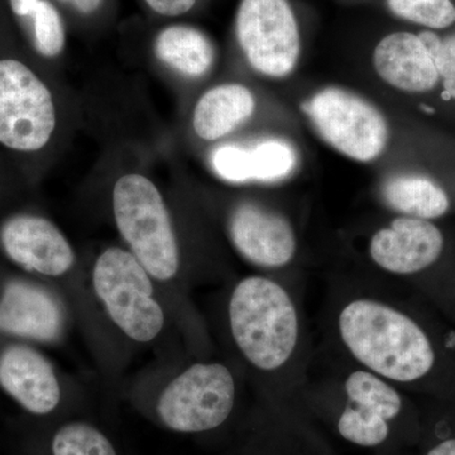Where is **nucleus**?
Segmentation results:
<instances>
[{
    "label": "nucleus",
    "instance_id": "obj_1",
    "mask_svg": "<svg viewBox=\"0 0 455 455\" xmlns=\"http://www.w3.org/2000/svg\"><path fill=\"white\" fill-rule=\"evenodd\" d=\"M344 346L370 372L395 382H414L430 372L435 353L411 317L382 302L358 299L339 315Z\"/></svg>",
    "mask_w": 455,
    "mask_h": 455
},
{
    "label": "nucleus",
    "instance_id": "obj_2",
    "mask_svg": "<svg viewBox=\"0 0 455 455\" xmlns=\"http://www.w3.org/2000/svg\"><path fill=\"white\" fill-rule=\"evenodd\" d=\"M229 322L236 346L254 367L275 371L291 358L299 339L298 313L275 281L253 276L236 284Z\"/></svg>",
    "mask_w": 455,
    "mask_h": 455
},
{
    "label": "nucleus",
    "instance_id": "obj_3",
    "mask_svg": "<svg viewBox=\"0 0 455 455\" xmlns=\"http://www.w3.org/2000/svg\"><path fill=\"white\" fill-rule=\"evenodd\" d=\"M116 227L132 252L151 276L166 281L179 268V250L169 212L151 180L123 176L113 191Z\"/></svg>",
    "mask_w": 455,
    "mask_h": 455
},
{
    "label": "nucleus",
    "instance_id": "obj_4",
    "mask_svg": "<svg viewBox=\"0 0 455 455\" xmlns=\"http://www.w3.org/2000/svg\"><path fill=\"white\" fill-rule=\"evenodd\" d=\"M148 272L130 252L110 248L95 263L92 283L108 314L128 337L151 341L164 326Z\"/></svg>",
    "mask_w": 455,
    "mask_h": 455
},
{
    "label": "nucleus",
    "instance_id": "obj_5",
    "mask_svg": "<svg viewBox=\"0 0 455 455\" xmlns=\"http://www.w3.org/2000/svg\"><path fill=\"white\" fill-rule=\"evenodd\" d=\"M305 112L325 142L350 160L371 163L387 146L388 125L382 114L348 90H320Z\"/></svg>",
    "mask_w": 455,
    "mask_h": 455
},
{
    "label": "nucleus",
    "instance_id": "obj_6",
    "mask_svg": "<svg viewBox=\"0 0 455 455\" xmlns=\"http://www.w3.org/2000/svg\"><path fill=\"white\" fill-rule=\"evenodd\" d=\"M235 396V379L226 366L197 363L164 388L157 411L170 429L199 433L214 429L227 420Z\"/></svg>",
    "mask_w": 455,
    "mask_h": 455
},
{
    "label": "nucleus",
    "instance_id": "obj_7",
    "mask_svg": "<svg viewBox=\"0 0 455 455\" xmlns=\"http://www.w3.org/2000/svg\"><path fill=\"white\" fill-rule=\"evenodd\" d=\"M55 127V104L47 86L22 62L2 60L0 143L17 151H38Z\"/></svg>",
    "mask_w": 455,
    "mask_h": 455
},
{
    "label": "nucleus",
    "instance_id": "obj_8",
    "mask_svg": "<svg viewBox=\"0 0 455 455\" xmlns=\"http://www.w3.org/2000/svg\"><path fill=\"white\" fill-rule=\"evenodd\" d=\"M236 37L259 73L284 77L295 70L301 51L300 32L287 0H242Z\"/></svg>",
    "mask_w": 455,
    "mask_h": 455
},
{
    "label": "nucleus",
    "instance_id": "obj_9",
    "mask_svg": "<svg viewBox=\"0 0 455 455\" xmlns=\"http://www.w3.org/2000/svg\"><path fill=\"white\" fill-rule=\"evenodd\" d=\"M348 405L338 423L340 435L361 447H376L388 435L387 421L403 407L400 394L370 371H355L346 381Z\"/></svg>",
    "mask_w": 455,
    "mask_h": 455
},
{
    "label": "nucleus",
    "instance_id": "obj_10",
    "mask_svg": "<svg viewBox=\"0 0 455 455\" xmlns=\"http://www.w3.org/2000/svg\"><path fill=\"white\" fill-rule=\"evenodd\" d=\"M0 245L12 262L44 276H61L71 268L74 252L50 220L36 215L9 218L0 228Z\"/></svg>",
    "mask_w": 455,
    "mask_h": 455
},
{
    "label": "nucleus",
    "instance_id": "obj_11",
    "mask_svg": "<svg viewBox=\"0 0 455 455\" xmlns=\"http://www.w3.org/2000/svg\"><path fill=\"white\" fill-rule=\"evenodd\" d=\"M444 248V236L429 220L400 217L371 239V259L396 275H411L430 267Z\"/></svg>",
    "mask_w": 455,
    "mask_h": 455
},
{
    "label": "nucleus",
    "instance_id": "obj_12",
    "mask_svg": "<svg viewBox=\"0 0 455 455\" xmlns=\"http://www.w3.org/2000/svg\"><path fill=\"white\" fill-rule=\"evenodd\" d=\"M229 233L238 252L260 267H283L295 256L296 236L290 221L253 204L235 209Z\"/></svg>",
    "mask_w": 455,
    "mask_h": 455
},
{
    "label": "nucleus",
    "instance_id": "obj_13",
    "mask_svg": "<svg viewBox=\"0 0 455 455\" xmlns=\"http://www.w3.org/2000/svg\"><path fill=\"white\" fill-rule=\"evenodd\" d=\"M64 315L56 299L38 284L9 281L0 293V333L35 341L59 338Z\"/></svg>",
    "mask_w": 455,
    "mask_h": 455
},
{
    "label": "nucleus",
    "instance_id": "obj_14",
    "mask_svg": "<svg viewBox=\"0 0 455 455\" xmlns=\"http://www.w3.org/2000/svg\"><path fill=\"white\" fill-rule=\"evenodd\" d=\"M0 387L23 409L46 415L59 405V381L50 362L37 350L14 344L0 353Z\"/></svg>",
    "mask_w": 455,
    "mask_h": 455
},
{
    "label": "nucleus",
    "instance_id": "obj_15",
    "mask_svg": "<svg viewBox=\"0 0 455 455\" xmlns=\"http://www.w3.org/2000/svg\"><path fill=\"white\" fill-rule=\"evenodd\" d=\"M377 75L392 88L409 94H425L436 88L438 71L429 50L414 33L386 36L373 52Z\"/></svg>",
    "mask_w": 455,
    "mask_h": 455
},
{
    "label": "nucleus",
    "instance_id": "obj_16",
    "mask_svg": "<svg viewBox=\"0 0 455 455\" xmlns=\"http://www.w3.org/2000/svg\"><path fill=\"white\" fill-rule=\"evenodd\" d=\"M296 163L295 149L278 140H265L253 148L221 146L212 155V169L221 179L232 182L283 179L292 172Z\"/></svg>",
    "mask_w": 455,
    "mask_h": 455
},
{
    "label": "nucleus",
    "instance_id": "obj_17",
    "mask_svg": "<svg viewBox=\"0 0 455 455\" xmlns=\"http://www.w3.org/2000/svg\"><path fill=\"white\" fill-rule=\"evenodd\" d=\"M256 109V99L241 84H224L206 92L194 110L193 125L197 136L217 140L232 133Z\"/></svg>",
    "mask_w": 455,
    "mask_h": 455
},
{
    "label": "nucleus",
    "instance_id": "obj_18",
    "mask_svg": "<svg viewBox=\"0 0 455 455\" xmlns=\"http://www.w3.org/2000/svg\"><path fill=\"white\" fill-rule=\"evenodd\" d=\"M155 51L161 61L188 76H202L214 62L211 40L194 27H167L156 38Z\"/></svg>",
    "mask_w": 455,
    "mask_h": 455
},
{
    "label": "nucleus",
    "instance_id": "obj_19",
    "mask_svg": "<svg viewBox=\"0 0 455 455\" xmlns=\"http://www.w3.org/2000/svg\"><path fill=\"white\" fill-rule=\"evenodd\" d=\"M386 202L405 217L435 220L449 211V197L435 182L424 176L403 175L388 180L383 188Z\"/></svg>",
    "mask_w": 455,
    "mask_h": 455
},
{
    "label": "nucleus",
    "instance_id": "obj_20",
    "mask_svg": "<svg viewBox=\"0 0 455 455\" xmlns=\"http://www.w3.org/2000/svg\"><path fill=\"white\" fill-rule=\"evenodd\" d=\"M53 455H116L109 440L92 425L74 423L57 431Z\"/></svg>",
    "mask_w": 455,
    "mask_h": 455
},
{
    "label": "nucleus",
    "instance_id": "obj_21",
    "mask_svg": "<svg viewBox=\"0 0 455 455\" xmlns=\"http://www.w3.org/2000/svg\"><path fill=\"white\" fill-rule=\"evenodd\" d=\"M395 16L427 27L448 28L455 23V5L451 0H387Z\"/></svg>",
    "mask_w": 455,
    "mask_h": 455
},
{
    "label": "nucleus",
    "instance_id": "obj_22",
    "mask_svg": "<svg viewBox=\"0 0 455 455\" xmlns=\"http://www.w3.org/2000/svg\"><path fill=\"white\" fill-rule=\"evenodd\" d=\"M35 44L41 55L55 57L65 46V29L56 8L47 0H41L35 16Z\"/></svg>",
    "mask_w": 455,
    "mask_h": 455
},
{
    "label": "nucleus",
    "instance_id": "obj_23",
    "mask_svg": "<svg viewBox=\"0 0 455 455\" xmlns=\"http://www.w3.org/2000/svg\"><path fill=\"white\" fill-rule=\"evenodd\" d=\"M419 37L433 57L445 92L449 98L455 99V36L443 40L435 33L427 31L421 32Z\"/></svg>",
    "mask_w": 455,
    "mask_h": 455
},
{
    "label": "nucleus",
    "instance_id": "obj_24",
    "mask_svg": "<svg viewBox=\"0 0 455 455\" xmlns=\"http://www.w3.org/2000/svg\"><path fill=\"white\" fill-rule=\"evenodd\" d=\"M156 13L175 17L187 13L196 5V0H146Z\"/></svg>",
    "mask_w": 455,
    "mask_h": 455
},
{
    "label": "nucleus",
    "instance_id": "obj_25",
    "mask_svg": "<svg viewBox=\"0 0 455 455\" xmlns=\"http://www.w3.org/2000/svg\"><path fill=\"white\" fill-rule=\"evenodd\" d=\"M12 11L20 17H33L41 0H9Z\"/></svg>",
    "mask_w": 455,
    "mask_h": 455
},
{
    "label": "nucleus",
    "instance_id": "obj_26",
    "mask_svg": "<svg viewBox=\"0 0 455 455\" xmlns=\"http://www.w3.org/2000/svg\"><path fill=\"white\" fill-rule=\"evenodd\" d=\"M77 11L82 12L84 14L94 13L100 7L103 0H70Z\"/></svg>",
    "mask_w": 455,
    "mask_h": 455
},
{
    "label": "nucleus",
    "instance_id": "obj_27",
    "mask_svg": "<svg viewBox=\"0 0 455 455\" xmlns=\"http://www.w3.org/2000/svg\"><path fill=\"white\" fill-rule=\"evenodd\" d=\"M427 455H455V439L440 443L435 448L431 449Z\"/></svg>",
    "mask_w": 455,
    "mask_h": 455
},
{
    "label": "nucleus",
    "instance_id": "obj_28",
    "mask_svg": "<svg viewBox=\"0 0 455 455\" xmlns=\"http://www.w3.org/2000/svg\"><path fill=\"white\" fill-rule=\"evenodd\" d=\"M62 2H70V0H62Z\"/></svg>",
    "mask_w": 455,
    "mask_h": 455
}]
</instances>
